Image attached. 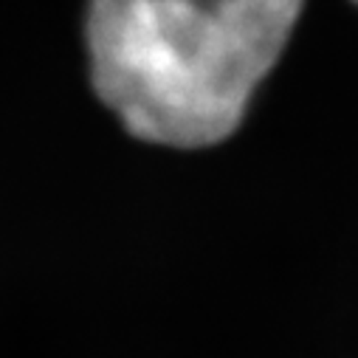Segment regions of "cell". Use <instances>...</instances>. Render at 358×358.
Here are the masks:
<instances>
[{
	"mask_svg": "<svg viewBox=\"0 0 358 358\" xmlns=\"http://www.w3.org/2000/svg\"><path fill=\"white\" fill-rule=\"evenodd\" d=\"M305 0H87L96 96L144 141L212 147L245 116Z\"/></svg>",
	"mask_w": 358,
	"mask_h": 358,
	"instance_id": "6da1fadb",
	"label": "cell"
},
{
	"mask_svg": "<svg viewBox=\"0 0 358 358\" xmlns=\"http://www.w3.org/2000/svg\"><path fill=\"white\" fill-rule=\"evenodd\" d=\"M355 3H358V0H355Z\"/></svg>",
	"mask_w": 358,
	"mask_h": 358,
	"instance_id": "7a4b0ae2",
	"label": "cell"
}]
</instances>
